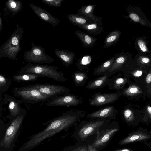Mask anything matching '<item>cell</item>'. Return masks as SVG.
Masks as SVG:
<instances>
[{
  "label": "cell",
  "instance_id": "cell-1",
  "mask_svg": "<svg viewBox=\"0 0 151 151\" xmlns=\"http://www.w3.org/2000/svg\"><path fill=\"white\" fill-rule=\"evenodd\" d=\"M85 115L83 111L76 110L62 113L59 116L46 123L45 124H48L46 127L31 137L24 144L23 149L26 150L35 147L47 139L76 124Z\"/></svg>",
  "mask_w": 151,
  "mask_h": 151
},
{
  "label": "cell",
  "instance_id": "cell-2",
  "mask_svg": "<svg viewBox=\"0 0 151 151\" xmlns=\"http://www.w3.org/2000/svg\"><path fill=\"white\" fill-rule=\"evenodd\" d=\"M24 32L23 29L17 27L7 40L0 47V59L7 57L13 60H17V57L21 50L20 41Z\"/></svg>",
  "mask_w": 151,
  "mask_h": 151
},
{
  "label": "cell",
  "instance_id": "cell-3",
  "mask_svg": "<svg viewBox=\"0 0 151 151\" xmlns=\"http://www.w3.org/2000/svg\"><path fill=\"white\" fill-rule=\"evenodd\" d=\"M56 66L44 65L40 64L29 63L24 68V72L27 74H32L45 77L59 82L67 80L63 73L57 70Z\"/></svg>",
  "mask_w": 151,
  "mask_h": 151
},
{
  "label": "cell",
  "instance_id": "cell-4",
  "mask_svg": "<svg viewBox=\"0 0 151 151\" xmlns=\"http://www.w3.org/2000/svg\"><path fill=\"white\" fill-rule=\"evenodd\" d=\"M31 49L24 53L25 60L40 64L54 62V58L45 53V49L42 47L35 45L33 42L31 43Z\"/></svg>",
  "mask_w": 151,
  "mask_h": 151
},
{
  "label": "cell",
  "instance_id": "cell-5",
  "mask_svg": "<svg viewBox=\"0 0 151 151\" xmlns=\"http://www.w3.org/2000/svg\"><path fill=\"white\" fill-rule=\"evenodd\" d=\"M40 92L50 97L67 94L70 92L67 87L59 85L50 84H37L31 86Z\"/></svg>",
  "mask_w": 151,
  "mask_h": 151
},
{
  "label": "cell",
  "instance_id": "cell-6",
  "mask_svg": "<svg viewBox=\"0 0 151 151\" xmlns=\"http://www.w3.org/2000/svg\"><path fill=\"white\" fill-rule=\"evenodd\" d=\"M82 102V100L79 98L78 96L69 94L54 97L46 103V105L48 106H75Z\"/></svg>",
  "mask_w": 151,
  "mask_h": 151
},
{
  "label": "cell",
  "instance_id": "cell-7",
  "mask_svg": "<svg viewBox=\"0 0 151 151\" xmlns=\"http://www.w3.org/2000/svg\"><path fill=\"white\" fill-rule=\"evenodd\" d=\"M126 10L128 14L127 16L123 15L125 18L129 19L131 21L134 23L151 28V22L147 19L139 7L130 5L127 7Z\"/></svg>",
  "mask_w": 151,
  "mask_h": 151
},
{
  "label": "cell",
  "instance_id": "cell-8",
  "mask_svg": "<svg viewBox=\"0 0 151 151\" xmlns=\"http://www.w3.org/2000/svg\"><path fill=\"white\" fill-rule=\"evenodd\" d=\"M17 93L23 98L33 103L42 102L50 98L41 93L31 86L28 88L17 91Z\"/></svg>",
  "mask_w": 151,
  "mask_h": 151
},
{
  "label": "cell",
  "instance_id": "cell-9",
  "mask_svg": "<svg viewBox=\"0 0 151 151\" xmlns=\"http://www.w3.org/2000/svg\"><path fill=\"white\" fill-rule=\"evenodd\" d=\"M24 118V115H21L14 119L6 130L2 141V145L7 147L12 143L15 136L21 126Z\"/></svg>",
  "mask_w": 151,
  "mask_h": 151
},
{
  "label": "cell",
  "instance_id": "cell-10",
  "mask_svg": "<svg viewBox=\"0 0 151 151\" xmlns=\"http://www.w3.org/2000/svg\"><path fill=\"white\" fill-rule=\"evenodd\" d=\"M118 95L116 93L107 94L96 93L92 99L89 100L91 105L101 106L112 103L118 98Z\"/></svg>",
  "mask_w": 151,
  "mask_h": 151
},
{
  "label": "cell",
  "instance_id": "cell-11",
  "mask_svg": "<svg viewBox=\"0 0 151 151\" xmlns=\"http://www.w3.org/2000/svg\"><path fill=\"white\" fill-rule=\"evenodd\" d=\"M104 123V121L98 120L85 124L79 131V137L82 139H85L96 132Z\"/></svg>",
  "mask_w": 151,
  "mask_h": 151
},
{
  "label": "cell",
  "instance_id": "cell-12",
  "mask_svg": "<svg viewBox=\"0 0 151 151\" xmlns=\"http://www.w3.org/2000/svg\"><path fill=\"white\" fill-rule=\"evenodd\" d=\"M30 5L35 14L43 21L51 24L53 27L57 25L60 22L58 19L42 8L32 4Z\"/></svg>",
  "mask_w": 151,
  "mask_h": 151
},
{
  "label": "cell",
  "instance_id": "cell-13",
  "mask_svg": "<svg viewBox=\"0 0 151 151\" xmlns=\"http://www.w3.org/2000/svg\"><path fill=\"white\" fill-rule=\"evenodd\" d=\"M118 130V129L116 128L108 129L101 131L98 130L96 132V139L91 145L96 148L102 146Z\"/></svg>",
  "mask_w": 151,
  "mask_h": 151
},
{
  "label": "cell",
  "instance_id": "cell-14",
  "mask_svg": "<svg viewBox=\"0 0 151 151\" xmlns=\"http://www.w3.org/2000/svg\"><path fill=\"white\" fill-rule=\"evenodd\" d=\"M96 6L95 4L82 6L78 10V13L90 19L94 22L100 26L102 24V18L95 15L93 12Z\"/></svg>",
  "mask_w": 151,
  "mask_h": 151
},
{
  "label": "cell",
  "instance_id": "cell-15",
  "mask_svg": "<svg viewBox=\"0 0 151 151\" xmlns=\"http://www.w3.org/2000/svg\"><path fill=\"white\" fill-rule=\"evenodd\" d=\"M132 57V55L129 52H122V53L115 58L108 71L113 72L121 69Z\"/></svg>",
  "mask_w": 151,
  "mask_h": 151
},
{
  "label": "cell",
  "instance_id": "cell-16",
  "mask_svg": "<svg viewBox=\"0 0 151 151\" xmlns=\"http://www.w3.org/2000/svg\"><path fill=\"white\" fill-rule=\"evenodd\" d=\"M54 52L64 66L68 67L73 63V60L76 56L74 52L62 49H55Z\"/></svg>",
  "mask_w": 151,
  "mask_h": 151
},
{
  "label": "cell",
  "instance_id": "cell-17",
  "mask_svg": "<svg viewBox=\"0 0 151 151\" xmlns=\"http://www.w3.org/2000/svg\"><path fill=\"white\" fill-rule=\"evenodd\" d=\"M150 138L149 134L140 131L133 132L127 137L121 140L119 142L120 145L142 141L148 139Z\"/></svg>",
  "mask_w": 151,
  "mask_h": 151
},
{
  "label": "cell",
  "instance_id": "cell-18",
  "mask_svg": "<svg viewBox=\"0 0 151 151\" xmlns=\"http://www.w3.org/2000/svg\"><path fill=\"white\" fill-rule=\"evenodd\" d=\"M74 33L81 41L83 47L86 48H92L95 45L97 39L86 33L77 30Z\"/></svg>",
  "mask_w": 151,
  "mask_h": 151
},
{
  "label": "cell",
  "instance_id": "cell-19",
  "mask_svg": "<svg viewBox=\"0 0 151 151\" xmlns=\"http://www.w3.org/2000/svg\"><path fill=\"white\" fill-rule=\"evenodd\" d=\"M149 41L145 36L137 37L134 42L135 47L138 53L141 55L151 54V51L148 46Z\"/></svg>",
  "mask_w": 151,
  "mask_h": 151
},
{
  "label": "cell",
  "instance_id": "cell-20",
  "mask_svg": "<svg viewBox=\"0 0 151 151\" xmlns=\"http://www.w3.org/2000/svg\"><path fill=\"white\" fill-rule=\"evenodd\" d=\"M4 10L5 15L14 16L20 12L22 8V3L19 1L9 0L5 3Z\"/></svg>",
  "mask_w": 151,
  "mask_h": 151
},
{
  "label": "cell",
  "instance_id": "cell-21",
  "mask_svg": "<svg viewBox=\"0 0 151 151\" xmlns=\"http://www.w3.org/2000/svg\"><path fill=\"white\" fill-rule=\"evenodd\" d=\"M69 21L76 26L94 23L90 19L77 13L71 14L67 16Z\"/></svg>",
  "mask_w": 151,
  "mask_h": 151
},
{
  "label": "cell",
  "instance_id": "cell-22",
  "mask_svg": "<svg viewBox=\"0 0 151 151\" xmlns=\"http://www.w3.org/2000/svg\"><path fill=\"white\" fill-rule=\"evenodd\" d=\"M121 34V32L119 30L110 32L105 38L103 48H108L116 43L119 40Z\"/></svg>",
  "mask_w": 151,
  "mask_h": 151
},
{
  "label": "cell",
  "instance_id": "cell-23",
  "mask_svg": "<svg viewBox=\"0 0 151 151\" xmlns=\"http://www.w3.org/2000/svg\"><path fill=\"white\" fill-rule=\"evenodd\" d=\"M114 111V108L112 106L106 107L88 114L87 117L91 118L109 117L112 116Z\"/></svg>",
  "mask_w": 151,
  "mask_h": 151
},
{
  "label": "cell",
  "instance_id": "cell-24",
  "mask_svg": "<svg viewBox=\"0 0 151 151\" xmlns=\"http://www.w3.org/2000/svg\"><path fill=\"white\" fill-rule=\"evenodd\" d=\"M89 34L97 35L104 31V27L98 25L96 23L77 26Z\"/></svg>",
  "mask_w": 151,
  "mask_h": 151
},
{
  "label": "cell",
  "instance_id": "cell-25",
  "mask_svg": "<svg viewBox=\"0 0 151 151\" xmlns=\"http://www.w3.org/2000/svg\"><path fill=\"white\" fill-rule=\"evenodd\" d=\"M151 55L150 54L141 55L137 54L135 56L134 59L138 65L150 66Z\"/></svg>",
  "mask_w": 151,
  "mask_h": 151
},
{
  "label": "cell",
  "instance_id": "cell-26",
  "mask_svg": "<svg viewBox=\"0 0 151 151\" xmlns=\"http://www.w3.org/2000/svg\"><path fill=\"white\" fill-rule=\"evenodd\" d=\"M117 53L106 60L96 68V72L98 73H102L108 71L111 66L115 58L121 53Z\"/></svg>",
  "mask_w": 151,
  "mask_h": 151
},
{
  "label": "cell",
  "instance_id": "cell-27",
  "mask_svg": "<svg viewBox=\"0 0 151 151\" xmlns=\"http://www.w3.org/2000/svg\"><path fill=\"white\" fill-rule=\"evenodd\" d=\"M87 76L83 72L77 71L75 72L72 76L74 84L76 86L83 85L85 82Z\"/></svg>",
  "mask_w": 151,
  "mask_h": 151
},
{
  "label": "cell",
  "instance_id": "cell-28",
  "mask_svg": "<svg viewBox=\"0 0 151 151\" xmlns=\"http://www.w3.org/2000/svg\"><path fill=\"white\" fill-rule=\"evenodd\" d=\"M107 77L103 76L95 79L88 83L86 86L88 89H95L101 86L106 81Z\"/></svg>",
  "mask_w": 151,
  "mask_h": 151
},
{
  "label": "cell",
  "instance_id": "cell-29",
  "mask_svg": "<svg viewBox=\"0 0 151 151\" xmlns=\"http://www.w3.org/2000/svg\"><path fill=\"white\" fill-rule=\"evenodd\" d=\"M41 77L40 76L37 75L27 74L15 76H14V79L19 81H32L36 80Z\"/></svg>",
  "mask_w": 151,
  "mask_h": 151
},
{
  "label": "cell",
  "instance_id": "cell-30",
  "mask_svg": "<svg viewBox=\"0 0 151 151\" xmlns=\"http://www.w3.org/2000/svg\"><path fill=\"white\" fill-rule=\"evenodd\" d=\"M9 108L11 114L14 116L17 115L20 111L18 104L14 101H10Z\"/></svg>",
  "mask_w": 151,
  "mask_h": 151
},
{
  "label": "cell",
  "instance_id": "cell-31",
  "mask_svg": "<svg viewBox=\"0 0 151 151\" xmlns=\"http://www.w3.org/2000/svg\"><path fill=\"white\" fill-rule=\"evenodd\" d=\"M49 7H60L63 1L65 0H41Z\"/></svg>",
  "mask_w": 151,
  "mask_h": 151
},
{
  "label": "cell",
  "instance_id": "cell-32",
  "mask_svg": "<svg viewBox=\"0 0 151 151\" xmlns=\"http://www.w3.org/2000/svg\"><path fill=\"white\" fill-rule=\"evenodd\" d=\"M141 93L139 88L133 85L130 86L125 91V94L129 96H134Z\"/></svg>",
  "mask_w": 151,
  "mask_h": 151
},
{
  "label": "cell",
  "instance_id": "cell-33",
  "mask_svg": "<svg viewBox=\"0 0 151 151\" xmlns=\"http://www.w3.org/2000/svg\"><path fill=\"white\" fill-rule=\"evenodd\" d=\"M124 116L125 119L128 122H132L134 118L133 114L130 109H127L124 112Z\"/></svg>",
  "mask_w": 151,
  "mask_h": 151
},
{
  "label": "cell",
  "instance_id": "cell-34",
  "mask_svg": "<svg viewBox=\"0 0 151 151\" xmlns=\"http://www.w3.org/2000/svg\"><path fill=\"white\" fill-rule=\"evenodd\" d=\"M127 81V79L123 78H119L117 79L114 83V86L116 88H118L123 84H124Z\"/></svg>",
  "mask_w": 151,
  "mask_h": 151
},
{
  "label": "cell",
  "instance_id": "cell-35",
  "mask_svg": "<svg viewBox=\"0 0 151 151\" xmlns=\"http://www.w3.org/2000/svg\"><path fill=\"white\" fill-rule=\"evenodd\" d=\"M6 83V81L5 78L0 75V86L5 85Z\"/></svg>",
  "mask_w": 151,
  "mask_h": 151
},
{
  "label": "cell",
  "instance_id": "cell-36",
  "mask_svg": "<svg viewBox=\"0 0 151 151\" xmlns=\"http://www.w3.org/2000/svg\"><path fill=\"white\" fill-rule=\"evenodd\" d=\"M72 151H88L87 148L85 146L79 147Z\"/></svg>",
  "mask_w": 151,
  "mask_h": 151
},
{
  "label": "cell",
  "instance_id": "cell-37",
  "mask_svg": "<svg viewBox=\"0 0 151 151\" xmlns=\"http://www.w3.org/2000/svg\"><path fill=\"white\" fill-rule=\"evenodd\" d=\"M133 75L135 77H139L142 74V72L141 70H136L133 72Z\"/></svg>",
  "mask_w": 151,
  "mask_h": 151
},
{
  "label": "cell",
  "instance_id": "cell-38",
  "mask_svg": "<svg viewBox=\"0 0 151 151\" xmlns=\"http://www.w3.org/2000/svg\"><path fill=\"white\" fill-rule=\"evenodd\" d=\"M146 81L147 83L149 84L151 81V73H150L148 74L146 78Z\"/></svg>",
  "mask_w": 151,
  "mask_h": 151
},
{
  "label": "cell",
  "instance_id": "cell-39",
  "mask_svg": "<svg viewBox=\"0 0 151 151\" xmlns=\"http://www.w3.org/2000/svg\"><path fill=\"white\" fill-rule=\"evenodd\" d=\"M88 151H97L96 148L93 147L91 145L88 146Z\"/></svg>",
  "mask_w": 151,
  "mask_h": 151
},
{
  "label": "cell",
  "instance_id": "cell-40",
  "mask_svg": "<svg viewBox=\"0 0 151 151\" xmlns=\"http://www.w3.org/2000/svg\"><path fill=\"white\" fill-rule=\"evenodd\" d=\"M1 13L0 11V33L3 28L2 21L1 17Z\"/></svg>",
  "mask_w": 151,
  "mask_h": 151
},
{
  "label": "cell",
  "instance_id": "cell-41",
  "mask_svg": "<svg viewBox=\"0 0 151 151\" xmlns=\"http://www.w3.org/2000/svg\"><path fill=\"white\" fill-rule=\"evenodd\" d=\"M147 110L148 112L149 113V115L150 117V118H151V107L150 106H148L147 107Z\"/></svg>",
  "mask_w": 151,
  "mask_h": 151
},
{
  "label": "cell",
  "instance_id": "cell-42",
  "mask_svg": "<svg viewBox=\"0 0 151 151\" xmlns=\"http://www.w3.org/2000/svg\"><path fill=\"white\" fill-rule=\"evenodd\" d=\"M114 151H132V150L127 148H125L117 150Z\"/></svg>",
  "mask_w": 151,
  "mask_h": 151
}]
</instances>
